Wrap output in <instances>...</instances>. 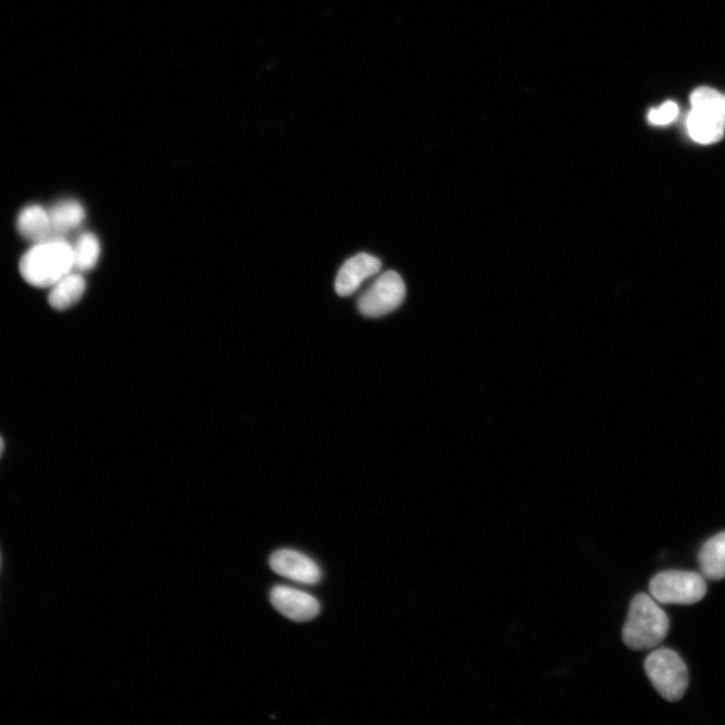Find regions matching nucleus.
Listing matches in <instances>:
<instances>
[{"label": "nucleus", "instance_id": "f257e3e1", "mask_svg": "<svg viewBox=\"0 0 725 725\" xmlns=\"http://www.w3.org/2000/svg\"><path fill=\"white\" fill-rule=\"evenodd\" d=\"M74 268L73 247L60 238L38 242L22 258L21 274L36 287H52Z\"/></svg>", "mask_w": 725, "mask_h": 725}, {"label": "nucleus", "instance_id": "f03ea898", "mask_svg": "<svg viewBox=\"0 0 725 725\" xmlns=\"http://www.w3.org/2000/svg\"><path fill=\"white\" fill-rule=\"evenodd\" d=\"M669 629V618L655 600L646 594H639L631 602L622 637L631 650L647 651L660 645Z\"/></svg>", "mask_w": 725, "mask_h": 725}, {"label": "nucleus", "instance_id": "7ed1b4c3", "mask_svg": "<svg viewBox=\"0 0 725 725\" xmlns=\"http://www.w3.org/2000/svg\"><path fill=\"white\" fill-rule=\"evenodd\" d=\"M690 102L687 119L690 137L705 145L720 141L725 129V96L712 88L701 87L692 93Z\"/></svg>", "mask_w": 725, "mask_h": 725}, {"label": "nucleus", "instance_id": "20e7f679", "mask_svg": "<svg viewBox=\"0 0 725 725\" xmlns=\"http://www.w3.org/2000/svg\"><path fill=\"white\" fill-rule=\"evenodd\" d=\"M645 672L657 692L667 701L682 699L689 675L682 658L673 650L661 648L653 651L645 660Z\"/></svg>", "mask_w": 725, "mask_h": 725}, {"label": "nucleus", "instance_id": "39448f33", "mask_svg": "<svg viewBox=\"0 0 725 725\" xmlns=\"http://www.w3.org/2000/svg\"><path fill=\"white\" fill-rule=\"evenodd\" d=\"M655 601L664 605H694L705 597L704 577L696 572L671 570L655 575L649 585Z\"/></svg>", "mask_w": 725, "mask_h": 725}, {"label": "nucleus", "instance_id": "423d86ee", "mask_svg": "<svg viewBox=\"0 0 725 725\" xmlns=\"http://www.w3.org/2000/svg\"><path fill=\"white\" fill-rule=\"evenodd\" d=\"M406 288L395 271L384 272L358 301L359 312L368 318H380L397 310L404 302Z\"/></svg>", "mask_w": 725, "mask_h": 725}, {"label": "nucleus", "instance_id": "0eeeda50", "mask_svg": "<svg viewBox=\"0 0 725 725\" xmlns=\"http://www.w3.org/2000/svg\"><path fill=\"white\" fill-rule=\"evenodd\" d=\"M269 565L275 573L302 584L315 585L322 578L321 568L312 558L292 549L275 551Z\"/></svg>", "mask_w": 725, "mask_h": 725}, {"label": "nucleus", "instance_id": "6e6552de", "mask_svg": "<svg viewBox=\"0 0 725 725\" xmlns=\"http://www.w3.org/2000/svg\"><path fill=\"white\" fill-rule=\"evenodd\" d=\"M272 606L284 617L295 622H308L321 612L319 601L305 592L277 586L270 593Z\"/></svg>", "mask_w": 725, "mask_h": 725}, {"label": "nucleus", "instance_id": "1a4fd4ad", "mask_svg": "<svg viewBox=\"0 0 725 725\" xmlns=\"http://www.w3.org/2000/svg\"><path fill=\"white\" fill-rule=\"evenodd\" d=\"M382 263L377 257L368 253H359L348 259L341 267L335 289L340 297H350L357 292L362 283L377 274Z\"/></svg>", "mask_w": 725, "mask_h": 725}, {"label": "nucleus", "instance_id": "9d476101", "mask_svg": "<svg viewBox=\"0 0 725 725\" xmlns=\"http://www.w3.org/2000/svg\"><path fill=\"white\" fill-rule=\"evenodd\" d=\"M698 562L703 577L710 580L725 578V531L703 544L699 551Z\"/></svg>", "mask_w": 725, "mask_h": 725}, {"label": "nucleus", "instance_id": "9b49d317", "mask_svg": "<svg viewBox=\"0 0 725 725\" xmlns=\"http://www.w3.org/2000/svg\"><path fill=\"white\" fill-rule=\"evenodd\" d=\"M86 281L78 273L65 275L56 282L49 295L50 306L57 311H64L75 306L83 297Z\"/></svg>", "mask_w": 725, "mask_h": 725}, {"label": "nucleus", "instance_id": "f8f14e48", "mask_svg": "<svg viewBox=\"0 0 725 725\" xmlns=\"http://www.w3.org/2000/svg\"><path fill=\"white\" fill-rule=\"evenodd\" d=\"M18 229L31 241L41 242L50 238L52 226L49 211L39 205L26 207L19 215Z\"/></svg>", "mask_w": 725, "mask_h": 725}, {"label": "nucleus", "instance_id": "ddd939ff", "mask_svg": "<svg viewBox=\"0 0 725 725\" xmlns=\"http://www.w3.org/2000/svg\"><path fill=\"white\" fill-rule=\"evenodd\" d=\"M52 233L64 234L78 228L85 220L84 207L75 200L55 204L49 211Z\"/></svg>", "mask_w": 725, "mask_h": 725}, {"label": "nucleus", "instance_id": "4468645a", "mask_svg": "<svg viewBox=\"0 0 725 725\" xmlns=\"http://www.w3.org/2000/svg\"><path fill=\"white\" fill-rule=\"evenodd\" d=\"M100 252L98 238L93 233H84L73 247L74 268L79 271L93 269L99 260Z\"/></svg>", "mask_w": 725, "mask_h": 725}, {"label": "nucleus", "instance_id": "2eb2a0df", "mask_svg": "<svg viewBox=\"0 0 725 725\" xmlns=\"http://www.w3.org/2000/svg\"><path fill=\"white\" fill-rule=\"evenodd\" d=\"M678 105L673 101H667L658 108H653L648 113V121L655 126H665L672 123L678 116Z\"/></svg>", "mask_w": 725, "mask_h": 725}, {"label": "nucleus", "instance_id": "dca6fc26", "mask_svg": "<svg viewBox=\"0 0 725 725\" xmlns=\"http://www.w3.org/2000/svg\"><path fill=\"white\" fill-rule=\"evenodd\" d=\"M4 451H5V443H4V440L2 439V437H0V457L3 456Z\"/></svg>", "mask_w": 725, "mask_h": 725}, {"label": "nucleus", "instance_id": "f3484780", "mask_svg": "<svg viewBox=\"0 0 725 725\" xmlns=\"http://www.w3.org/2000/svg\"><path fill=\"white\" fill-rule=\"evenodd\" d=\"M0 564H2V557H0Z\"/></svg>", "mask_w": 725, "mask_h": 725}]
</instances>
